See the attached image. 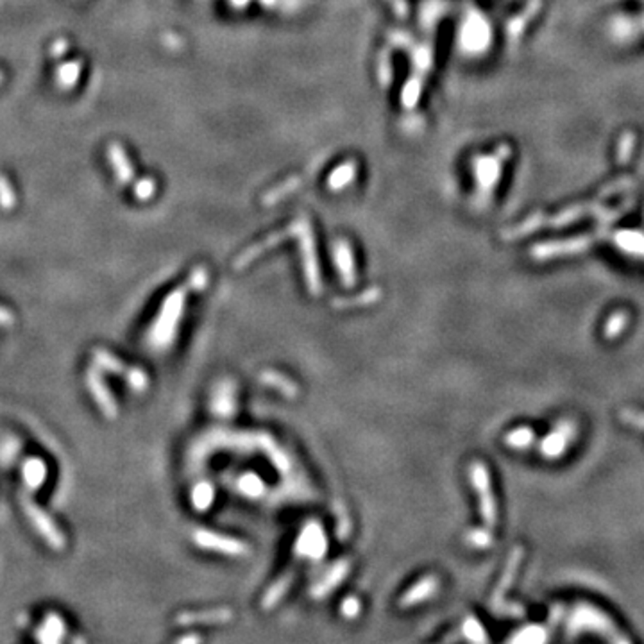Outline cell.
Instances as JSON below:
<instances>
[{"label":"cell","mask_w":644,"mask_h":644,"mask_svg":"<svg viewBox=\"0 0 644 644\" xmlns=\"http://www.w3.org/2000/svg\"><path fill=\"white\" fill-rule=\"evenodd\" d=\"M20 501H22V509L26 512L27 519L31 521V525L40 534V537H43L45 543L48 544V548H52L54 552H63L66 548V537L59 530V526L54 523L52 517L48 516L40 505L27 494H20Z\"/></svg>","instance_id":"1"},{"label":"cell","mask_w":644,"mask_h":644,"mask_svg":"<svg viewBox=\"0 0 644 644\" xmlns=\"http://www.w3.org/2000/svg\"><path fill=\"white\" fill-rule=\"evenodd\" d=\"M183 302H184V290H177L170 297L165 301L162 308V313H159L158 320L153 324V329H150V342L154 346H167V342H170V338H174L175 333V324H177V320L181 317V311H183Z\"/></svg>","instance_id":"2"},{"label":"cell","mask_w":644,"mask_h":644,"mask_svg":"<svg viewBox=\"0 0 644 644\" xmlns=\"http://www.w3.org/2000/svg\"><path fill=\"white\" fill-rule=\"evenodd\" d=\"M93 362L101 369L108 371L111 374H117V376L124 378L129 385L133 387V390L136 392H144L149 385V378L147 374L138 367H131V365H126L122 360H119L117 356H113L111 353H108L106 349H101V347H95L92 351Z\"/></svg>","instance_id":"3"},{"label":"cell","mask_w":644,"mask_h":644,"mask_svg":"<svg viewBox=\"0 0 644 644\" xmlns=\"http://www.w3.org/2000/svg\"><path fill=\"white\" fill-rule=\"evenodd\" d=\"M84 382H86L88 390H90V394H92L97 407L101 408V412L104 413L108 419H117V416H119V407H117V401H115L111 390L108 389V385H106L101 374L97 373L95 369H90L86 373V376H84Z\"/></svg>","instance_id":"4"},{"label":"cell","mask_w":644,"mask_h":644,"mask_svg":"<svg viewBox=\"0 0 644 644\" xmlns=\"http://www.w3.org/2000/svg\"><path fill=\"white\" fill-rule=\"evenodd\" d=\"M193 539H195L197 546H201V548L213 549V552L226 553V555H244V553H247L246 544H242L240 540L210 534V531H197V534L193 535Z\"/></svg>","instance_id":"5"},{"label":"cell","mask_w":644,"mask_h":644,"mask_svg":"<svg viewBox=\"0 0 644 644\" xmlns=\"http://www.w3.org/2000/svg\"><path fill=\"white\" fill-rule=\"evenodd\" d=\"M108 159H110L115 175H117V179H119L120 183H129V181H133L135 170H133L131 162H129L128 154H126L122 145L117 144V142L110 144V147H108Z\"/></svg>","instance_id":"6"},{"label":"cell","mask_w":644,"mask_h":644,"mask_svg":"<svg viewBox=\"0 0 644 644\" xmlns=\"http://www.w3.org/2000/svg\"><path fill=\"white\" fill-rule=\"evenodd\" d=\"M36 639L40 643H61L63 637L66 636V625L59 614L50 612L43 619L41 627L36 630Z\"/></svg>","instance_id":"7"},{"label":"cell","mask_w":644,"mask_h":644,"mask_svg":"<svg viewBox=\"0 0 644 644\" xmlns=\"http://www.w3.org/2000/svg\"><path fill=\"white\" fill-rule=\"evenodd\" d=\"M22 478L31 491H38L47 480V464L38 456H29L22 464Z\"/></svg>","instance_id":"8"},{"label":"cell","mask_w":644,"mask_h":644,"mask_svg":"<svg viewBox=\"0 0 644 644\" xmlns=\"http://www.w3.org/2000/svg\"><path fill=\"white\" fill-rule=\"evenodd\" d=\"M81 72H83V61L81 59H72V61L61 63V65L57 66L56 83L59 90H63V92L74 90L81 77Z\"/></svg>","instance_id":"9"},{"label":"cell","mask_w":644,"mask_h":644,"mask_svg":"<svg viewBox=\"0 0 644 644\" xmlns=\"http://www.w3.org/2000/svg\"><path fill=\"white\" fill-rule=\"evenodd\" d=\"M435 589H437V580L435 578L421 580V582L417 583L416 587L410 589V591L404 594L403 600L399 601V605H401V607H410V605H413V603H419V601L431 596V594L435 592Z\"/></svg>","instance_id":"10"},{"label":"cell","mask_w":644,"mask_h":644,"mask_svg":"<svg viewBox=\"0 0 644 644\" xmlns=\"http://www.w3.org/2000/svg\"><path fill=\"white\" fill-rule=\"evenodd\" d=\"M231 619V610H208V612H195V614H179L177 623L186 625V623H222Z\"/></svg>","instance_id":"11"},{"label":"cell","mask_w":644,"mask_h":644,"mask_svg":"<svg viewBox=\"0 0 644 644\" xmlns=\"http://www.w3.org/2000/svg\"><path fill=\"white\" fill-rule=\"evenodd\" d=\"M335 256H337V263H338V267H340L342 280L346 281L347 285H353V281H355V274H353V258H351L349 247L338 246Z\"/></svg>","instance_id":"12"},{"label":"cell","mask_w":644,"mask_h":644,"mask_svg":"<svg viewBox=\"0 0 644 644\" xmlns=\"http://www.w3.org/2000/svg\"><path fill=\"white\" fill-rule=\"evenodd\" d=\"M17 192L13 190V184L9 183L6 175L0 174V208L4 211H11L17 208Z\"/></svg>","instance_id":"13"},{"label":"cell","mask_w":644,"mask_h":644,"mask_svg":"<svg viewBox=\"0 0 644 644\" xmlns=\"http://www.w3.org/2000/svg\"><path fill=\"white\" fill-rule=\"evenodd\" d=\"M263 382L271 383L272 387H277V389H281L283 392H285V394H289V396L295 394L294 383H290V380H286V378L280 376V374H276V373H265V374H263Z\"/></svg>","instance_id":"14"},{"label":"cell","mask_w":644,"mask_h":644,"mask_svg":"<svg viewBox=\"0 0 644 644\" xmlns=\"http://www.w3.org/2000/svg\"><path fill=\"white\" fill-rule=\"evenodd\" d=\"M154 193H156V183H154V179H150V177H145V179L136 183L135 195L140 199V201H147V199L153 197Z\"/></svg>","instance_id":"15"},{"label":"cell","mask_w":644,"mask_h":644,"mask_svg":"<svg viewBox=\"0 0 644 644\" xmlns=\"http://www.w3.org/2000/svg\"><path fill=\"white\" fill-rule=\"evenodd\" d=\"M211 496H213V491H211L210 485H199V489L195 491V494H193L195 507H197V509H206L211 501Z\"/></svg>","instance_id":"16"},{"label":"cell","mask_w":644,"mask_h":644,"mask_svg":"<svg viewBox=\"0 0 644 644\" xmlns=\"http://www.w3.org/2000/svg\"><path fill=\"white\" fill-rule=\"evenodd\" d=\"M289 583H290V580H281L276 587H272L271 592L265 596V607H271V605L276 603V601L281 598V594L289 589Z\"/></svg>","instance_id":"17"},{"label":"cell","mask_w":644,"mask_h":644,"mask_svg":"<svg viewBox=\"0 0 644 644\" xmlns=\"http://www.w3.org/2000/svg\"><path fill=\"white\" fill-rule=\"evenodd\" d=\"M66 52H68V40H65V38H59V40H56L50 45V57L52 59H59Z\"/></svg>","instance_id":"18"},{"label":"cell","mask_w":644,"mask_h":644,"mask_svg":"<svg viewBox=\"0 0 644 644\" xmlns=\"http://www.w3.org/2000/svg\"><path fill=\"white\" fill-rule=\"evenodd\" d=\"M242 485L246 487V492H249V494H256V492H260L262 482H260L256 476H246L244 480H242Z\"/></svg>","instance_id":"19"},{"label":"cell","mask_w":644,"mask_h":644,"mask_svg":"<svg viewBox=\"0 0 644 644\" xmlns=\"http://www.w3.org/2000/svg\"><path fill=\"white\" fill-rule=\"evenodd\" d=\"M14 322L13 311L0 304V326H11Z\"/></svg>","instance_id":"20"},{"label":"cell","mask_w":644,"mask_h":644,"mask_svg":"<svg viewBox=\"0 0 644 644\" xmlns=\"http://www.w3.org/2000/svg\"><path fill=\"white\" fill-rule=\"evenodd\" d=\"M342 610H344V614H347V618H353V616H355V614L360 610V603L356 600H353V598H349V600L342 605Z\"/></svg>","instance_id":"21"},{"label":"cell","mask_w":644,"mask_h":644,"mask_svg":"<svg viewBox=\"0 0 644 644\" xmlns=\"http://www.w3.org/2000/svg\"><path fill=\"white\" fill-rule=\"evenodd\" d=\"M2 81H4V72L0 70V83H2Z\"/></svg>","instance_id":"22"}]
</instances>
